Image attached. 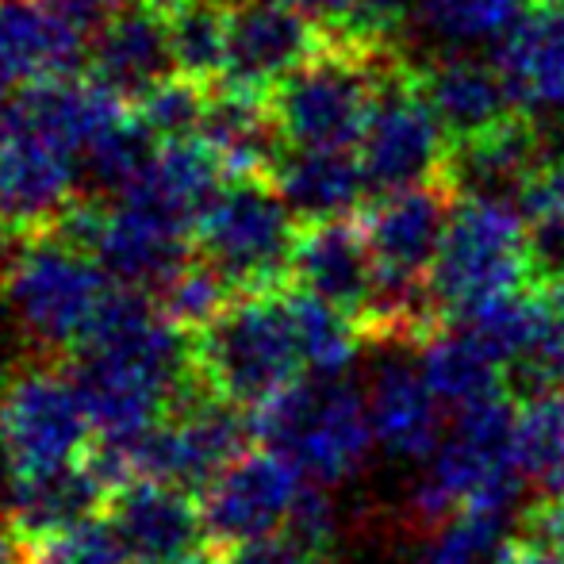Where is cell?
Instances as JSON below:
<instances>
[{
    "instance_id": "d590c367",
    "label": "cell",
    "mask_w": 564,
    "mask_h": 564,
    "mask_svg": "<svg viewBox=\"0 0 564 564\" xmlns=\"http://www.w3.org/2000/svg\"><path fill=\"white\" fill-rule=\"evenodd\" d=\"M534 4H564V0H534Z\"/></svg>"
},
{
    "instance_id": "ac0fdd59",
    "label": "cell",
    "mask_w": 564,
    "mask_h": 564,
    "mask_svg": "<svg viewBox=\"0 0 564 564\" xmlns=\"http://www.w3.org/2000/svg\"><path fill=\"white\" fill-rule=\"evenodd\" d=\"M200 134L219 158L227 181H269L284 158V139L276 131L269 97L238 89H212L204 105Z\"/></svg>"
},
{
    "instance_id": "277c9868",
    "label": "cell",
    "mask_w": 564,
    "mask_h": 564,
    "mask_svg": "<svg viewBox=\"0 0 564 564\" xmlns=\"http://www.w3.org/2000/svg\"><path fill=\"white\" fill-rule=\"evenodd\" d=\"M522 480L527 476H522L519 457H514L511 395L465 408L457 411L453 431L442 438L426 476L411 491L408 499L411 527L431 534L446 519H453L460 507H473V503L514 511Z\"/></svg>"
},
{
    "instance_id": "7402d4cb",
    "label": "cell",
    "mask_w": 564,
    "mask_h": 564,
    "mask_svg": "<svg viewBox=\"0 0 564 564\" xmlns=\"http://www.w3.org/2000/svg\"><path fill=\"white\" fill-rule=\"evenodd\" d=\"M108 496H112V488L100 480V473L89 460L58 468V473L8 480L4 530L12 538L51 534V530H62L69 522L105 514Z\"/></svg>"
},
{
    "instance_id": "d6a6232c",
    "label": "cell",
    "mask_w": 564,
    "mask_h": 564,
    "mask_svg": "<svg viewBox=\"0 0 564 564\" xmlns=\"http://www.w3.org/2000/svg\"><path fill=\"white\" fill-rule=\"evenodd\" d=\"M545 304H550V335H545L542 361H538L534 384H557L564 388V273L545 276Z\"/></svg>"
},
{
    "instance_id": "30bf717a",
    "label": "cell",
    "mask_w": 564,
    "mask_h": 564,
    "mask_svg": "<svg viewBox=\"0 0 564 564\" xmlns=\"http://www.w3.org/2000/svg\"><path fill=\"white\" fill-rule=\"evenodd\" d=\"M304 484L307 476L284 453L250 446L196 496L212 550L284 530Z\"/></svg>"
},
{
    "instance_id": "52a82bcc",
    "label": "cell",
    "mask_w": 564,
    "mask_h": 564,
    "mask_svg": "<svg viewBox=\"0 0 564 564\" xmlns=\"http://www.w3.org/2000/svg\"><path fill=\"white\" fill-rule=\"evenodd\" d=\"M253 438L284 453L307 480L335 488L349 480L377 442L369 403L341 377L296 380L250 415Z\"/></svg>"
},
{
    "instance_id": "3957f363",
    "label": "cell",
    "mask_w": 564,
    "mask_h": 564,
    "mask_svg": "<svg viewBox=\"0 0 564 564\" xmlns=\"http://www.w3.org/2000/svg\"><path fill=\"white\" fill-rule=\"evenodd\" d=\"M188 357L216 400L250 415L307 372L284 289L235 296L208 327L188 335Z\"/></svg>"
},
{
    "instance_id": "484cf974",
    "label": "cell",
    "mask_w": 564,
    "mask_h": 564,
    "mask_svg": "<svg viewBox=\"0 0 564 564\" xmlns=\"http://www.w3.org/2000/svg\"><path fill=\"white\" fill-rule=\"evenodd\" d=\"M284 296H289V312L292 323H296L307 372H315V377H341L354 365L357 349L365 346L361 327L346 312L330 307L327 300L312 296L300 284H289Z\"/></svg>"
},
{
    "instance_id": "9c48e42d",
    "label": "cell",
    "mask_w": 564,
    "mask_h": 564,
    "mask_svg": "<svg viewBox=\"0 0 564 564\" xmlns=\"http://www.w3.org/2000/svg\"><path fill=\"white\" fill-rule=\"evenodd\" d=\"M357 158H361L372 196L426 185V181H449V131L426 97L419 62H411L408 54L395 58L380 85Z\"/></svg>"
},
{
    "instance_id": "ba28073f",
    "label": "cell",
    "mask_w": 564,
    "mask_h": 564,
    "mask_svg": "<svg viewBox=\"0 0 564 564\" xmlns=\"http://www.w3.org/2000/svg\"><path fill=\"white\" fill-rule=\"evenodd\" d=\"M300 219L269 181H227L193 227V253L238 292L292 284Z\"/></svg>"
},
{
    "instance_id": "44dd1931",
    "label": "cell",
    "mask_w": 564,
    "mask_h": 564,
    "mask_svg": "<svg viewBox=\"0 0 564 564\" xmlns=\"http://www.w3.org/2000/svg\"><path fill=\"white\" fill-rule=\"evenodd\" d=\"M273 185L300 224L357 216L369 196L357 150H284Z\"/></svg>"
},
{
    "instance_id": "5b68a950",
    "label": "cell",
    "mask_w": 564,
    "mask_h": 564,
    "mask_svg": "<svg viewBox=\"0 0 564 564\" xmlns=\"http://www.w3.org/2000/svg\"><path fill=\"white\" fill-rule=\"evenodd\" d=\"M534 281L545 276L522 208L507 196H457L431 273V296L446 323L460 319L480 300Z\"/></svg>"
},
{
    "instance_id": "5bb4252c",
    "label": "cell",
    "mask_w": 564,
    "mask_h": 564,
    "mask_svg": "<svg viewBox=\"0 0 564 564\" xmlns=\"http://www.w3.org/2000/svg\"><path fill=\"white\" fill-rule=\"evenodd\" d=\"M85 74L97 77L105 89L123 97L127 105H139L142 97L177 77L170 51V31L154 0L123 4L93 31L89 39V66Z\"/></svg>"
},
{
    "instance_id": "8992f818",
    "label": "cell",
    "mask_w": 564,
    "mask_h": 564,
    "mask_svg": "<svg viewBox=\"0 0 564 564\" xmlns=\"http://www.w3.org/2000/svg\"><path fill=\"white\" fill-rule=\"evenodd\" d=\"M0 442L8 480L89 460L97 426L66 361L28 354L12 357L0 380Z\"/></svg>"
},
{
    "instance_id": "f546056e",
    "label": "cell",
    "mask_w": 564,
    "mask_h": 564,
    "mask_svg": "<svg viewBox=\"0 0 564 564\" xmlns=\"http://www.w3.org/2000/svg\"><path fill=\"white\" fill-rule=\"evenodd\" d=\"M235 296L238 292L230 289L224 276H219L208 261H200L193 253V258H188L185 265L165 281V289L154 296V304L177 330L196 335V330L208 327V323L216 319V315L224 312Z\"/></svg>"
},
{
    "instance_id": "83f0119b",
    "label": "cell",
    "mask_w": 564,
    "mask_h": 564,
    "mask_svg": "<svg viewBox=\"0 0 564 564\" xmlns=\"http://www.w3.org/2000/svg\"><path fill=\"white\" fill-rule=\"evenodd\" d=\"M15 557L20 564H131L105 514L69 522L51 534L15 538Z\"/></svg>"
},
{
    "instance_id": "4dcf8cb0",
    "label": "cell",
    "mask_w": 564,
    "mask_h": 564,
    "mask_svg": "<svg viewBox=\"0 0 564 564\" xmlns=\"http://www.w3.org/2000/svg\"><path fill=\"white\" fill-rule=\"evenodd\" d=\"M423 15L442 39L453 43H480L503 35L522 15V0H423Z\"/></svg>"
},
{
    "instance_id": "7c38bea8",
    "label": "cell",
    "mask_w": 564,
    "mask_h": 564,
    "mask_svg": "<svg viewBox=\"0 0 564 564\" xmlns=\"http://www.w3.org/2000/svg\"><path fill=\"white\" fill-rule=\"evenodd\" d=\"M105 519L131 564H200L212 557L200 499L165 480H127L108 496Z\"/></svg>"
},
{
    "instance_id": "d6986e66",
    "label": "cell",
    "mask_w": 564,
    "mask_h": 564,
    "mask_svg": "<svg viewBox=\"0 0 564 564\" xmlns=\"http://www.w3.org/2000/svg\"><path fill=\"white\" fill-rule=\"evenodd\" d=\"M446 403L431 392L419 365L384 361L372 377L369 392V419L372 434L392 457L400 460H431L442 446V419Z\"/></svg>"
},
{
    "instance_id": "ffe728a7",
    "label": "cell",
    "mask_w": 564,
    "mask_h": 564,
    "mask_svg": "<svg viewBox=\"0 0 564 564\" xmlns=\"http://www.w3.org/2000/svg\"><path fill=\"white\" fill-rule=\"evenodd\" d=\"M419 74L434 112L446 123L449 142L519 112L496 62H480L473 54H442L434 62H419Z\"/></svg>"
},
{
    "instance_id": "f1b7e54d",
    "label": "cell",
    "mask_w": 564,
    "mask_h": 564,
    "mask_svg": "<svg viewBox=\"0 0 564 564\" xmlns=\"http://www.w3.org/2000/svg\"><path fill=\"white\" fill-rule=\"evenodd\" d=\"M519 208L534 235V253L542 276L564 273V154L545 158L542 170L519 193Z\"/></svg>"
},
{
    "instance_id": "e0dca14e",
    "label": "cell",
    "mask_w": 564,
    "mask_h": 564,
    "mask_svg": "<svg viewBox=\"0 0 564 564\" xmlns=\"http://www.w3.org/2000/svg\"><path fill=\"white\" fill-rule=\"evenodd\" d=\"M496 66L522 112H564V4L522 8L499 39Z\"/></svg>"
},
{
    "instance_id": "836d02e7",
    "label": "cell",
    "mask_w": 564,
    "mask_h": 564,
    "mask_svg": "<svg viewBox=\"0 0 564 564\" xmlns=\"http://www.w3.org/2000/svg\"><path fill=\"white\" fill-rule=\"evenodd\" d=\"M491 564H564V550L561 545H550L542 538H530V534H514L499 545L496 561Z\"/></svg>"
},
{
    "instance_id": "d4e9b609",
    "label": "cell",
    "mask_w": 564,
    "mask_h": 564,
    "mask_svg": "<svg viewBox=\"0 0 564 564\" xmlns=\"http://www.w3.org/2000/svg\"><path fill=\"white\" fill-rule=\"evenodd\" d=\"M514 457L545 499H564V388H527L514 403Z\"/></svg>"
},
{
    "instance_id": "603a6c76",
    "label": "cell",
    "mask_w": 564,
    "mask_h": 564,
    "mask_svg": "<svg viewBox=\"0 0 564 564\" xmlns=\"http://www.w3.org/2000/svg\"><path fill=\"white\" fill-rule=\"evenodd\" d=\"M415 354H419V372L431 384V392L453 411L511 395V388H507V365L480 338L468 335L465 327H457V323L438 327Z\"/></svg>"
},
{
    "instance_id": "4316f807",
    "label": "cell",
    "mask_w": 564,
    "mask_h": 564,
    "mask_svg": "<svg viewBox=\"0 0 564 564\" xmlns=\"http://www.w3.org/2000/svg\"><path fill=\"white\" fill-rule=\"evenodd\" d=\"M507 519H511V511H503V507H460L453 519L426 534L415 564H491L499 545L507 542Z\"/></svg>"
},
{
    "instance_id": "8fae6325",
    "label": "cell",
    "mask_w": 564,
    "mask_h": 564,
    "mask_svg": "<svg viewBox=\"0 0 564 564\" xmlns=\"http://www.w3.org/2000/svg\"><path fill=\"white\" fill-rule=\"evenodd\" d=\"M327 39V28L300 12L292 0H235L224 82L216 89H238L269 97L292 69H300Z\"/></svg>"
},
{
    "instance_id": "e575fe53",
    "label": "cell",
    "mask_w": 564,
    "mask_h": 564,
    "mask_svg": "<svg viewBox=\"0 0 564 564\" xmlns=\"http://www.w3.org/2000/svg\"><path fill=\"white\" fill-rule=\"evenodd\" d=\"M292 4L312 15V20H319L323 28H338V31H357L365 12V0H292Z\"/></svg>"
},
{
    "instance_id": "6da1fadb",
    "label": "cell",
    "mask_w": 564,
    "mask_h": 564,
    "mask_svg": "<svg viewBox=\"0 0 564 564\" xmlns=\"http://www.w3.org/2000/svg\"><path fill=\"white\" fill-rule=\"evenodd\" d=\"M112 292L105 265L58 230L15 238L0 261V312L28 357L69 361Z\"/></svg>"
},
{
    "instance_id": "9a60e30c",
    "label": "cell",
    "mask_w": 564,
    "mask_h": 564,
    "mask_svg": "<svg viewBox=\"0 0 564 564\" xmlns=\"http://www.w3.org/2000/svg\"><path fill=\"white\" fill-rule=\"evenodd\" d=\"M89 66V35L43 0H0V93L77 77Z\"/></svg>"
},
{
    "instance_id": "cb8c5ba5",
    "label": "cell",
    "mask_w": 564,
    "mask_h": 564,
    "mask_svg": "<svg viewBox=\"0 0 564 564\" xmlns=\"http://www.w3.org/2000/svg\"><path fill=\"white\" fill-rule=\"evenodd\" d=\"M170 31L173 69L200 89H216L224 82L230 4L235 0H154Z\"/></svg>"
},
{
    "instance_id": "1f68e13d",
    "label": "cell",
    "mask_w": 564,
    "mask_h": 564,
    "mask_svg": "<svg viewBox=\"0 0 564 564\" xmlns=\"http://www.w3.org/2000/svg\"><path fill=\"white\" fill-rule=\"evenodd\" d=\"M330 557L307 545L304 538L276 530V534L253 538V542H238L227 550H216L212 564H327Z\"/></svg>"
},
{
    "instance_id": "4fadbf2b",
    "label": "cell",
    "mask_w": 564,
    "mask_h": 564,
    "mask_svg": "<svg viewBox=\"0 0 564 564\" xmlns=\"http://www.w3.org/2000/svg\"><path fill=\"white\" fill-rule=\"evenodd\" d=\"M292 284L327 300L330 307L346 312L357 327H365L372 300H377V269H372V253L369 242H365L361 219L341 216L300 224L296 258H292Z\"/></svg>"
},
{
    "instance_id": "7a4b0ae2",
    "label": "cell",
    "mask_w": 564,
    "mask_h": 564,
    "mask_svg": "<svg viewBox=\"0 0 564 564\" xmlns=\"http://www.w3.org/2000/svg\"><path fill=\"white\" fill-rule=\"evenodd\" d=\"M400 46L327 28L323 46L273 93L276 131L289 150H357Z\"/></svg>"
},
{
    "instance_id": "2e32d148",
    "label": "cell",
    "mask_w": 564,
    "mask_h": 564,
    "mask_svg": "<svg viewBox=\"0 0 564 564\" xmlns=\"http://www.w3.org/2000/svg\"><path fill=\"white\" fill-rule=\"evenodd\" d=\"M550 158L538 116L511 112L499 123L449 142L446 177L460 196H503L527 188V181Z\"/></svg>"
}]
</instances>
